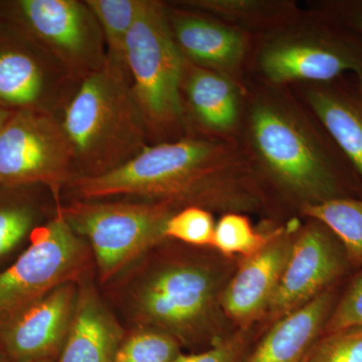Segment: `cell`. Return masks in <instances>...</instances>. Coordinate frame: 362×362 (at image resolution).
Wrapping results in <instances>:
<instances>
[{"label":"cell","mask_w":362,"mask_h":362,"mask_svg":"<svg viewBox=\"0 0 362 362\" xmlns=\"http://www.w3.org/2000/svg\"><path fill=\"white\" fill-rule=\"evenodd\" d=\"M68 187L75 199L135 197L176 211L197 206L239 213L262 202L258 180L239 141L204 134L147 145L118 168L77 176Z\"/></svg>","instance_id":"6da1fadb"},{"label":"cell","mask_w":362,"mask_h":362,"mask_svg":"<svg viewBox=\"0 0 362 362\" xmlns=\"http://www.w3.org/2000/svg\"><path fill=\"white\" fill-rule=\"evenodd\" d=\"M244 85L237 140L257 180L269 178L299 202L300 211L350 197L344 182L349 164L296 93L252 77Z\"/></svg>","instance_id":"7a4b0ae2"},{"label":"cell","mask_w":362,"mask_h":362,"mask_svg":"<svg viewBox=\"0 0 362 362\" xmlns=\"http://www.w3.org/2000/svg\"><path fill=\"white\" fill-rule=\"evenodd\" d=\"M62 125L73 149L77 176L114 170L148 145L127 69L108 59L81 81Z\"/></svg>","instance_id":"3957f363"},{"label":"cell","mask_w":362,"mask_h":362,"mask_svg":"<svg viewBox=\"0 0 362 362\" xmlns=\"http://www.w3.org/2000/svg\"><path fill=\"white\" fill-rule=\"evenodd\" d=\"M361 71L362 37L311 9L254 37L247 77L292 87Z\"/></svg>","instance_id":"277c9868"},{"label":"cell","mask_w":362,"mask_h":362,"mask_svg":"<svg viewBox=\"0 0 362 362\" xmlns=\"http://www.w3.org/2000/svg\"><path fill=\"white\" fill-rule=\"evenodd\" d=\"M124 290V306L138 327L168 333L181 345L209 335L218 279L209 264L176 258L136 269Z\"/></svg>","instance_id":"5b68a950"},{"label":"cell","mask_w":362,"mask_h":362,"mask_svg":"<svg viewBox=\"0 0 362 362\" xmlns=\"http://www.w3.org/2000/svg\"><path fill=\"white\" fill-rule=\"evenodd\" d=\"M125 64L148 134L185 137L180 134L187 131L181 95L185 59L171 32L168 6L145 0L128 35Z\"/></svg>","instance_id":"8992f818"},{"label":"cell","mask_w":362,"mask_h":362,"mask_svg":"<svg viewBox=\"0 0 362 362\" xmlns=\"http://www.w3.org/2000/svg\"><path fill=\"white\" fill-rule=\"evenodd\" d=\"M92 252L102 284L110 282L166 239V223L176 209L150 202L74 199L56 206Z\"/></svg>","instance_id":"52a82bcc"},{"label":"cell","mask_w":362,"mask_h":362,"mask_svg":"<svg viewBox=\"0 0 362 362\" xmlns=\"http://www.w3.org/2000/svg\"><path fill=\"white\" fill-rule=\"evenodd\" d=\"M28 240L25 251L0 272V330L59 286L82 280L94 266L90 247L57 209Z\"/></svg>","instance_id":"ba28073f"},{"label":"cell","mask_w":362,"mask_h":362,"mask_svg":"<svg viewBox=\"0 0 362 362\" xmlns=\"http://www.w3.org/2000/svg\"><path fill=\"white\" fill-rule=\"evenodd\" d=\"M76 176L73 149L54 112L14 111L0 129V185H42L59 206L62 188Z\"/></svg>","instance_id":"9c48e42d"},{"label":"cell","mask_w":362,"mask_h":362,"mask_svg":"<svg viewBox=\"0 0 362 362\" xmlns=\"http://www.w3.org/2000/svg\"><path fill=\"white\" fill-rule=\"evenodd\" d=\"M0 18L25 30L58 62L71 80H84L106 62L103 33L86 1H4L0 2Z\"/></svg>","instance_id":"30bf717a"},{"label":"cell","mask_w":362,"mask_h":362,"mask_svg":"<svg viewBox=\"0 0 362 362\" xmlns=\"http://www.w3.org/2000/svg\"><path fill=\"white\" fill-rule=\"evenodd\" d=\"M349 264L346 252L334 233L323 223L310 220L298 230L267 313L271 318L280 319L308 303L332 287Z\"/></svg>","instance_id":"8fae6325"},{"label":"cell","mask_w":362,"mask_h":362,"mask_svg":"<svg viewBox=\"0 0 362 362\" xmlns=\"http://www.w3.org/2000/svg\"><path fill=\"white\" fill-rule=\"evenodd\" d=\"M70 77L25 30L0 18V107L52 111L54 86Z\"/></svg>","instance_id":"7c38bea8"},{"label":"cell","mask_w":362,"mask_h":362,"mask_svg":"<svg viewBox=\"0 0 362 362\" xmlns=\"http://www.w3.org/2000/svg\"><path fill=\"white\" fill-rule=\"evenodd\" d=\"M168 18L173 37L185 61L218 71L237 82H245L254 37L182 7L168 8Z\"/></svg>","instance_id":"4fadbf2b"},{"label":"cell","mask_w":362,"mask_h":362,"mask_svg":"<svg viewBox=\"0 0 362 362\" xmlns=\"http://www.w3.org/2000/svg\"><path fill=\"white\" fill-rule=\"evenodd\" d=\"M78 282L59 286L0 330L8 362L56 361L70 330Z\"/></svg>","instance_id":"5bb4252c"},{"label":"cell","mask_w":362,"mask_h":362,"mask_svg":"<svg viewBox=\"0 0 362 362\" xmlns=\"http://www.w3.org/2000/svg\"><path fill=\"white\" fill-rule=\"evenodd\" d=\"M296 228L279 230L256 254L245 259L221 296L226 315L240 324H250L268 310L296 238Z\"/></svg>","instance_id":"9a60e30c"},{"label":"cell","mask_w":362,"mask_h":362,"mask_svg":"<svg viewBox=\"0 0 362 362\" xmlns=\"http://www.w3.org/2000/svg\"><path fill=\"white\" fill-rule=\"evenodd\" d=\"M345 76L332 82L292 86L345 161L362 180V92Z\"/></svg>","instance_id":"2e32d148"},{"label":"cell","mask_w":362,"mask_h":362,"mask_svg":"<svg viewBox=\"0 0 362 362\" xmlns=\"http://www.w3.org/2000/svg\"><path fill=\"white\" fill-rule=\"evenodd\" d=\"M244 83L185 59L181 95L201 134L237 139L244 110Z\"/></svg>","instance_id":"e0dca14e"},{"label":"cell","mask_w":362,"mask_h":362,"mask_svg":"<svg viewBox=\"0 0 362 362\" xmlns=\"http://www.w3.org/2000/svg\"><path fill=\"white\" fill-rule=\"evenodd\" d=\"M126 331L88 275L78 282L70 330L56 362H114Z\"/></svg>","instance_id":"ac0fdd59"},{"label":"cell","mask_w":362,"mask_h":362,"mask_svg":"<svg viewBox=\"0 0 362 362\" xmlns=\"http://www.w3.org/2000/svg\"><path fill=\"white\" fill-rule=\"evenodd\" d=\"M335 293L328 288L318 296L278 319L251 350L246 362H306L334 305Z\"/></svg>","instance_id":"d6986e66"},{"label":"cell","mask_w":362,"mask_h":362,"mask_svg":"<svg viewBox=\"0 0 362 362\" xmlns=\"http://www.w3.org/2000/svg\"><path fill=\"white\" fill-rule=\"evenodd\" d=\"M175 4L223 21L254 37L284 25L303 11L289 0H185Z\"/></svg>","instance_id":"ffe728a7"},{"label":"cell","mask_w":362,"mask_h":362,"mask_svg":"<svg viewBox=\"0 0 362 362\" xmlns=\"http://www.w3.org/2000/svg\"><path fill=\"white\" fill-rule=\"evenodd\" d=\"M33 187L0 185V262L42 223L44 207L33 194Z\"/></svg>","instance_id":"44dd1931"},{"label":"cell","mask_w":362,"mask_h":362,"mask_svg":"<svg viewBox=\"0 0 362 362\" xmlns=\"http://www.w3.org/2000/svg\"><path fill=\"white\" fill-rule=\"evenodd\" d=\"M306 218L323 223L341 243L351 265L362 264V199L339 197L307 206Z\"/></svg>","instance_id":"7402d4cb"},{"label":"cell","mask_w":362,"mask_h":362,"mask_svg":"<svg viewBox=\"0 0 362 362\" xmlns=\"http://www.w3.org/2000/svg\"><path fill=\"white\" fill-rule=\"evenodd\" d=\"M86 4L101 28L107 59L126 68L128 35L141 13L145 0H87Z\"/></svg>","instance_id":"603a6c76"},{"label":"cell","mask_w":362,"mask_h":362,"mask_svg":"<svg viewBox=\"0 0 362 362\" xmlns=\"http://www.w3.org/2000/svg\"><path fill=\"white\" fill-rule=\"evenodd\" d=\"M175 337L151 328L138 327L126 332L114 362H173L181 356Z\"/></svg>","instance_id":"cb8c5ba5"},{"label":"cell","mask_w":362,"mask_h":362,"mask_svg":"<svg viewBox=\"0 0 362 362\" xmlns=\"http://www.w3.org/2000/svg\"><path fill=\"white\" fill-rule=\"evenodd\" d=\"M278 233L275 230L264 235L252 228L247 216L240 213H228L214 228L211 247L225 255H243L249 258L263 249Z\"/></svg>","instance_id":"d4e9b609"},{"label":"cell","mask_w":362,"mask_h":362,"mask_svg":"<svg viewBox=\"0 0 362 362\" xmlns=\"http://www.w3.org/2000/svg\"><path fill=\"white\" fill-rule=\"evenodd\" d=\"M214 218L207 209L188 206L176 211L166 223L164 235L192 246H211L214 233Z\"/></svg>","instance_id":"484cf974"},{"label":"cell","mask_w":362,"mask_h":362,"mask_svg":"<svg viewBox=\"0 0 362 362\" xmlns=\"http://www.w3.org/2000/svg\"><path fill=\"white\" fill-rule=\"evenodd\" d=\"M306 362H362V326L321 337Z\"/></svg>","instance_id":"4316f807"},{"label":"cell","mask_w":362,"mask_h":362,"mask_svg":"<svg viewBox=\"0 0 362 362\" xmlns=\"http://www.w3.org/2000/svg\"><path fill=\"white\" fill-rule=\"evenodd\" d=\"M362 326V271L350 284L349 289L340 299L339 303L333 307L325 326L324 335L332 334L349 328Z\"/></svg>","instance_id":"83f0119b"},{"label":"cell","mask_w":362,"mask_h":362,"mask_svg":"<svg viewBox=\"0 0 362 362\" xmlns=\"http://www.w3.org/2000/svg\"><path fill=\"white\" fill-rule=\"evenodd\" d=\"M249 354L246 337L240 334L218 340L204 351L182 354L173 362H246Z\"/></svg>","instance_id":"f1b7e54d"},{"label":"cell","mask_w":362,"mask_h":362,"mask_svg":"<svg viewBox=\"0 0 362 362\" xmlns=\"http://www.w3.org/2000/svg\"><path fill=\"white\" fill-rule=\"evenodd\" d=\"M312 9L332 18L362 37V0L316 2Z\"/></svg>","instance_id":"f546056e"},{"label":"cell","mask_w":362,"mask_h":362,"mask_svg":"<svg viewBox=\"0 0 362 362\" xmlns=\"http://www.w3.org/2000/svg\"><path fill=\"white\" fill-rule=\"evenodd\" d=\"M13 111L6 110V109L0 107V129H1L2 126L6 124V121L8 120L9 117L13 115Z\"/></svg>","instance_id":"4dcf8cb0"},{"label":"cell","mask_w":362,"mask_h":362,"mask_svg":"<svg viewBox=\"0 0 362 362\" xmlns=\"http://www.w3.org/2000/svg\"><path fill=\"white\" fill-rule=\"evenodd\" d=\"M354 78H356L357 85H358L359 89H361L362 92V71L361 73L357 74V75H354Z\"/></svg>","instance_id":"1f68e13d"},{"label":"cell","mask_w":362,"mask_h":362,"mask_svg":"<svg viewBox=\"0 0 362 362\" xmlns=\"http://www.w3.org/2000/svg\"><path fill=\"white\" fill-rule=\"evenodd\" d=\"M0 362H8L6 361V357H4V354H2L1 349H0Z\"/></svg>","instance_id":"d6a6232c"},{"label":"cell","mask_w":362,"mask_h":362,"mask_svg":"<svg viewBox=\"0 0 362 362\" xmlns=\"http://www.w3.org/2000/svg\"><path fill=\"white\" fill-rule=\"evenodd\" d=\"M33 362H56V361H33Z\"/></svg>","instance_id":"836d02e7"}]
</instances>
